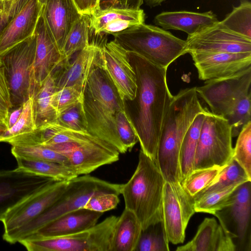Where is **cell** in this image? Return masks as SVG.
I'll return each instance as SVG.
<instances>
[{
  "mask_svg": "<svg viewBox=\"0 0 251 251\" xmlns=\"http://www.w3.org/2000/svg\"><path fill=\"white\" fill-rule=\"evenodd\" d=\"M135 74L137 91L125 110L137 135L141 150L155 163L163 122L173 98L168 86L167 69L126 50Z\"/></svg>",
  "mask_w": 251,
  "mask_h": 251,
  "instance_id": "1",
  "label": "cell"
},
{
  "mask_svg": "<svg viewBox=\"0 0 251 251\" xmlns=\"http://www.w3.org/2000/svg\"><path fill=\"white\" fill-rule=\"evenodd\" d=\"M196 87L181 90L173 96L162 127L156 162L165 181L180 183L179 151L182 142L197 115L205 112Z\"/></svg>",
  "mask_w": 251,
  "mask_h": 251,
  "instance_id": "2",
  "label": "cell"
},
{
  "mask_svg": "<svg viewBox=\"0 0 251 251\" xmlns=\"http://www.w3.org/2000/svg\"><path fill=\"white\" fill-rule=\"evenodd\" d=\"M87 131L105 142L120 153L127 150L119 138L116 117L125 109L124 102L103 66L91 71L83 93Z\"/></svg>",
  "mask_w": 251,
  "mask_h": 251,
  "instance_id": "3",
  "label": "cell"
},
{
  "mask_svg": "<svg viewBox=\"0 0 251 251\" xmlns=\"http://www.w3.org/2000/svg\"><path fill=\"white\" fill-rule=\"evenodd\" d=\"M165 182L156 163L140 150L136 170L129 180L122 184L121 194L125 208L136 215L142 230L163 221Z\"/></svg>",
  "mask_w": 251,
  "mask_h": 251,
  "instance_id": "4",
  "label": "cell"
},
{
  "mask_svg": "<svg viewBox=\"0 0 251 251\" xmlns=\"http://www.w3.org/2000/svg\"><path fill=\"white\" fill-rule=\"evenodd\" d=\"M122 184L111 183L88 175L68 181L66 189L56 201L41 215L23 226L3 236L6 242L14 244L27 238L41 227L58 217L84 208L93 195L103 193L121 194Z\"/></svg>",
  "mask_w": 251,
  "mask_h": 251,
  "instance_id": "5",
  "label": "cell"
},
{
  "mask_svg": "<svg viewBox=\"0 0 251 251\" xmlns=\"http://www.w3.org/2000/svg\"><path fill=\"white\" fill-rule=\"evenodd\" d=\"M112 35L126 50L136 52L167 69L177 58L187 53L186 40L164 29L144 23Z\"/></svg>",
  "mask_w": 251,
  "mask_h": 251,
  "instance_id": "6",
  "label": "cell"
},
{
  "mask_svg": "<svg viewBox=\"0 0 251 251\" xmlns=\"http://www.w3.org/2000/svg\"><path fill=\"white\" fill-rule=\"evenodd\" d=\"M118 218L111 215L90 228L73 234L26 238L19 243L29 251H111L112 233Z\"/></svg>",
  "mask_w": 251,
  "mask_h": 251,
  "instance_id": "7",
  "label": "cell"
},
{
  "mask_svg": "<svg viewBox=\"0 0 251 251\" xmlns=\"http://www.w3.org/2000/svg\"><path fill=\"white\" fill-rule=\"evenodd\" d=\"M232 138L227 120L208 111L201 129L193 170L226 165L232 158Z\"/></svg>",
  "mask_w": 251,
  "mask_h": 251,
  "instance_id": "8",
  "label": "cell"
},
{
  "mask_svg": "<svg viewBox=\"0 0 251 251\" xmlns=\"http://www.w3.org/2000/svg\"><path fill=\"white\" fill-rule=\"evenodd\" d=\"M36 47L34 32L33 35L0 53L12 107L23 105L32 97L31 74Z\"/></svg>",
  "mask_w": 251,
  "mask_h": 251,
  "instance_id": "9",
  "label": "cell"
},
{
  "mask_svg": "<svg viewBox=\"0 0 251 251\" xmlns=\"http://www.w3.org/2000/svg\"><path fill=\"white\" fill-rule=\"evenodd\" d=\"M251 181H248L238 186L230 203L214 214L231 239L235 251H251Z\"/></svg>",
  "mask_w": 251,
  "mask_h": 251,
  "instance_id": "10",
  "label": "cell"
},
{
  "mask_svg": "<svg viewBox=\"0 0 251 251\" xmlns=\"http://www.w3.org/2000/svg\"><path fill=\"white\" fill-rule=\"evenodd\" d=\"M251 66L232 75L206 80L196 91L212 114L225 118L236 101L251 91Z\"/></svg>",
  "mask_w": 251,
  "mask_h": 251,
  "instance_id": "11",
  "label": "cell"
},
{
  "mask_svg": "<svg viewBox=\"0 0 251 251\" xmlns=\"http://www.w3.org/2000/svg\"><path fill=\"white\" fill-rule=\"evenodd\" d=\"M194 201L180 183L165 181L163 197V222L169 242L182 243L185 230L191 217L195 213Z\"/></svg>",
  "mask_w": 251,
  "mask_h": 251,
  "instance_id": "12",
  "label": "cell"
},
{
  "mask_svg": "<svg viewBox=\"0 0 251 251\" xmlns=\"http://www.w3.org/2000/svg\"><path fill=\"white\" fill-rule=\"evenodd\" d=\"M105 43L91 41L85 48L56 67L50 74L55 89L76 86L84 90L91 71L96 67L103 66L102 47Z\"/></svg>",
  "mask_w": 251,
  "mask_h": 251,
  "instance_id": "13",
  "label": "cell"
},
{
  "mask_svg": "<svg viewBox=\"0 0 251 251\" xmlns=\"http://www.w3.org/2000/svg\"><path fill=\"white\" fill-rule=\"evenodd\" d=\"M69 181L54 180L9 210L1 220L3 236L37 218L62 195Z\"/></svg>",
  "mask_w": 251,
  "mask_h": 251,
  "instance_id": "14",
  "label": "cell"
},
{
  "mask_svg": "<svg viewBox=\"0 0 251 251\" xmlns=\"http://www.w3.org/2000/svg\"><path fill=\"white\" fill-rule=\"evenodd\" d=\"M55 180L17 167L0 171V221L22 201Z\"/></svg>",
  "mask_w": 251,
  "mask_h": 251,
  "instance_id": "15",
  "label": "cell"
},
{
  "mask_svg": "<svg viewBox=\"0 0 251 251\" xmlns=\"http://www.w3.org/2000/svg\"><path fill=\"white\" fill-rule=\"evenodd\" d=\"M187 53H251V39L234 33L220 21L197 34L188 36Z\"/></svg>",
  "mask_w": 251,
  "mask_h": 251,
  "instance_id": "16",
  "label": "cell"
},
{
  "mask_svg": "<svg viewBox=\"0 0 251 251\" xmlns=\"http://www.w3.org/2000/svg\"><path fill=\"white\" fill-rule=\"evenodd\" d=\"M103 68L123 101L131 100L136 96V78L126 50L114 40L102 47Z\"/></svg>",
  "mask_w": 251,
  "mask_h": 251,
  "instance_id": "17",
  "label": "cell"
},
{
  "mask_svg": "<svg viewBox=\"0 0 251 251\" xmlns=\"http://www.w3.org/2000/svg\"><path fill=\"white\" fill-rule=\"evenodd\" d=\"M73 145L67 158L69 167L78 176L88 175L99 167L112 164L119 159L120 152L99 138L75 142Z\"/></svg>",
  "mask_w": 251,
  "mask_h": 251,
  "instance_id": "18",
  "label": "cell"
},
{
  "mask_svg": "<svg viewBox=\"0 0 251 251\" xmlns=\"http://www.w3.org/2000/svg\"><path fill=\"white\" fill-rule=\"evenodd\" d=\"M43 6L38 0H18L12 17L0 34V53L34 34Z\"/></svg>",
  "mask_w": 251,
  "mask_h": 251,
  "instance_id": "19",
  "label": "cell"
},
{
  "mask_svg": "<svg viewBox=\"0 0 251 251\" xmlns=\"http://www.w3.org/2000/svg\"><path fill=\"white\" fill-rule=\"evenodd\" d=\"M199 79L208 80L232 75L251 67V53L190 54Z\"/></svg>",
  "mask_w": 251,
  "mask_h": 251,
  "instance_id": "20",
  "label": "cell"
},
{
  "mask_svg": "<svg viewBox=\"0 0 251 251\" xmlns=\"http://www.w3.org/2000/svg\"><path fill=\"white\" fill-rule=\"evenodd\" d=\"M35 34L36 47L31 74L32 96L55 68L66 59L48 32L42 14Z\"/></svg>",
  "mask_w": 251,
  "mask_h": 251,
  "instance_id": "21",
  "label": "cell"
},
{
  "mask_svg": "<svg viewBox=\"0 0 251 251\" xmlns=\"http://www.w3.org/2000/svg\"><path fill=\"white\" fill-rule=\"evenodd\" d=\"M80 15L73 0H47L43 5L42 16L45 25L61 51L70 29Z\"/></svg>",
  "mask_w": 251,
  "mask_h": 251,
  "instance_id": "22",
  "label": "cell"
},
{
  "mask_svg": "<svg viewBox=\"0 0 251 251\" xmlns=\"http://www.w3.org/2000/svg\"><path fill=\"white\" fill-rule=\"evenodd\" d=\"M102 214L84 208L70 211L46 224L25 239L62 236L80 232L95 226Z\"/></svg>",
  "mask_w": 251,
  "mask_h": 251,
  "instance_id": "23",
  "label": "cell"
},
{
  "mask_svg": "<svg viewBox=\"0 0 251 251\" xmlns=\"http://www.w3.org/2000/svg\"><path fill=\"white\" fill-rule=\"evenodd\" d=\"M143 10L111 8L90 15V29L95 35L114 34L144 23Z\"/></svg>",
  "mask_w": 251,
  "mask_h": 251,
  "instance_id": "24",
  "label": "cell"
},
{
  "mask_svg": "<svg viewBox=\"0 0 251 251\" xmlns=\"http://www.w3.org/2000/svg\"><path fill=\"white\" fill-rule=\"evenodd\" d=\"M154 22L164 29L180 30L192 36L212 27L219 21L212 11H179L162 12L155 16Z\"/></svg>",
  "mask_w": 251,
  "mask_h": 251,
  "instance_id": "25",
  "label": "cell"
},
{
  "mask_svg": "<svg viewBox=\"0 0 251 251\" xmlns=\"http://www.w3.org/2000/svg\"><path fill=\"white\" fill-rule=\"evenodd\" d=\"M176 251H235L230 237L214 218H205L194 237Z\"/></svg>",
  "mask_w": 251,
  "mask_h": 251,
  "instance_id": "26",
  "label": "cell"
},
{
  "mask_svg": "<svg viewBox=\"0 0 251 251\" xmlns=\"http://www.w3.org/2000/svg\"><path fill=\"white\" fill-rule=\"evenodd\" d=\"M142 231L136 215L125 208L114 226L111 251H135Z\"/></svg>",
  "mask_w": 251,
  "mask_h": 251,
  "instance_id": "27",
  "label": "cell"
},
{
  "mask_svg": "<svg viewBox=\"0 0 251 251\" xmlns=\"http://www.w3.org/2000/svg\"><path fill=\"white\" fill-rule=\"evenodd\" d=\"M207 111L197 115L182 142L179 157L181 184L193 170L201 129Z\"/></svg>",
  "mask_w": 251,
  "mask_h": 251,
  "instance_id": "28",
  "label": "cell"
},
{
  "mask_svg": "<svg viewBox=\"0 0 251 251\" xmlns=\"http://www.w3.org/2000/svg\"><path fill=\"white\" fill-rule=\"evenodd\" d=\"M55 88L54 79L50 75L32 96L36 128L56 121L58 114L51 102Z\"/></svg>",
  "mask_w": 251,
  "mask_h": 251,
  "instance_id": "29",
  "label": "cell"
},
{
  "mask_svg": "<svg viewBox=\"0 0 251 251\" xmlns=\"http://www.w3.org/2000/svg\"><path fill=\"white\" fill-rule=\"evenodd\" d=\"M18 167L57 181H69L78 176L70 167L49 161L15 157Z\"/></svg>",
  "mask_w": 251,
  "mask_h": 251,
  "instance_id": "30",
  "label": "cell"
},
{
  "mask_svg": "<svg viewBox=\"0 0 251 251\" xmlns=\"http://www.w3.org/2000/svg\"><path fill=\"white\" fill-rule=\"evenodd\" d=\"M90 16L80 14L70 29L61 52L66 59L87 47L91 42Z\"/></svg>",
  "mask_w": 251,
  "mask_h": 251,
  "instance_id": "31",
  "label": "cell"
},
{
  "mask_svg": "<svg viewBox=\"0 0 251 251\" xmlns=\"http://www.w3.org/2000/svg\"><path fill=\"white\" fill-rule=\"evenodd\" d=\"M251 178L244 169L233 158L221 170L214 181L198 194L194 201L209 193L219 191L235 184H241Z\"/></svg>",
  "mask_w": 251,
  "mask_h": 251,
  "instance_id": "32",
  "label": "cell"
},
{
  "mask_svg": "<svg viewBox=\"0 0 251 251\" xmlns=\"http://www.w3.org/2000/svg\"><path fill=\"white\" fill-rule=\"evenodd\" d=\"M220 24L226 29L244 37L251 39V3L242 0L234 7Z\"/></svg>",
  "mask_w": 251,
  "mask_h": 251,
  "instance_id": "33",
  "label": "cell"
},
{
  "mask_svg": "<svg viewBox=\"0 0 251 251\" xmlns=\"http://www.w3.org/2000/svg\"><path fill=\"white\" fill-rule=\"evenodd\" d=\"M169 243L161 221L142 230L135 251H168Z\"/></svg>",
  "mask_w": 251,
  "mask_h": 251,
  "instance_id": "34",
  "label": "cell"
},
{
  "mask_svg": "<svg viewBox=\"0 0 251 251\" xmlns=\"http://www.w3.org/2000/svg\"><path fill=\"white\" fill-rule=\"evenodd\" d=\"M240 184H235L219 191L212 192L194 200L195 212L213 214L228 205L234 189Z\"/></svg>",
  "mask_w": 251,
  "mask_h": 251,
  "instance_id": "35",
  "label": "cell"
},
{
  "mask_svg": "<svg viewBox=\"0 0 251 251\" xmlns=\"http://www.w3.org/2000/svg\"><path fill=\"white\" fill-rule=\"evenodd\" d=\"M224 167H214L193 170L181 185L193 199L214 181Z\"/></svg>",
  "mask_w": 251,
  "mask_h": 251,
  "instance_id": "36",
  "label": "cell"
},
{
  "mask_svg": "<svg viewBox=\"0 0 251 251\" xmlns=\"http://www.w3.org/2000/svg\"><path fill=\"white\" fill-rule=\"evenodd\" d=\"M251 92L240 97L225 118L231 126L232 137L237 136L243 126L251 121Z\"/></svg>",
  "mask_w": 251,
  "mask_h": 251,
  "instance_id": "37",
  "label": "cell"
},
{
  "mask_svg": "<svg viewBox=\"0 0 251 251\" xmlns=\"http://www.w3.org/2000/svg\"><path fill=\"white\" fill-rule=\"evenodd\" d=\"M11 153L16 157L54 162L68 166L64 156L42 145L12 146Z\"/></svg>",
  "mask_w": 251,
  "mask_h": 251,
  "instance_id": "38",
  "label": "cell"
},
{
  "mask_svg": "<svg viewBox=\"0 0 251 251\" xmlns=\"http://www.w3.org/2000/svg\"><path fill=\"white\" fill-rule=\"evenodd\" d=\"M237 136L232 158L251 178V121L243 126Z\"/></svg>",
  "mask_w": 251,
  "mask_h": 251,
  "instance_id": "39",
  "label": "cell"
},
{
  "mask_svg": "<svg viewBox=\"0 0 251 251\" xmlns=\"http://www.w3.org/2000/svg\"><path fill=\"white\" fill-rule=\"evenodd\" d=\"M35 129L33 98L31 97L23 104L22 114L16 123L3 133L0 142H7L14 137L31 132Z\"/></svg>",
  "mask_w": 251,
  "mask_h": 251,
  "instance_id": "40",
  "label": "cell"
},
{
  "mask_svg": "<svg viewBox=\"0 0 251 251\" xmlns=\"http://www.w3.org/2000/svg\"><path fill=\"white\" fill-rule=\"evenodd\" d=\"M56 122L67 128L77 131H87L83 101L77 102L59 113Z\"/></svg>",
  "mask_w": 251,
  "mask_h": 251,
  "instance_id": "41",
  "label": "cell"
},
{
  "mask_svg": "<svg viewBox=\"0 0 251 251\" xmlns=\"http://www.w3.org/2000/svg\"><path fill=\"white\" fill-rule=\"evenodd\" d=\"M83 90L76 86L55 89L51 97L52 105L59 113L79 101H83Z\"/></svg>",
  "mask_w": 251,
  "mask_h": 251,
  "instance_id": "42",
  "label": "cell"
},
{
  "mask_svg": "<svg viewBox=\"0 0 251 251\" xmlns=\"http://www.w3.org/2000/svg\"><path fill=\"white\" fill-rule=\"evenodd\" d=\"M116 126L121 142L127 151H130L138 139L125 109L117 114Z\"/></svg>",
  "mask_w": 251,
  "mask_h": 251,
  "instance_id": "43",
  "label": "cell"
},
{
  "mask_svg": "<svg viewBox=\"0 0 251 251\" xmlns=\"http://www.w3.org/2000/svg\"><path fill=\"white\" fill-rule=\"evenodd\" d=\"M120 202L119 195L114 193H99L92 196L84 208L99 212L115 208Z\"/></svg>",
  "mask_w": 251,
  "mask_h": 251,
  "instance_id": "44",
  "label": "cell"
},
{
  "mask_svg": "<svg viewBox=\"0 0 251 251\" xmlns=\"http://www.w3.org/2000/svg\"><path fill=\"white\" fill-rule=\"evenodd\" d=\"M12 108L8 81L2 66L0 67V115L7 120L9 111Z\"/></svg>",
  "mask_w": 251,
  "mask_h": 251,
  "instance_id": "45",
  "label": "cell"
},
{
  "mask_svg": "<svg viewBox=\"0 0 251 251\" xmlns=\"http://www.w3.org/2000/svg\"><path fill=\"white\" fill-rule=\"evenodd\" d=\"M143 3V0H99L96 11L111 8L139 9Z\"/></svg>",
  "mask_w": 251,
  "mask_h": 251,
  "instance_id": "46",
  "label": "cell"
},
{
  "mask_svg": "<svg viewBox=\"0 0 251 251\" xmlns=\"http://www.w3.org/2000/svg\"><path fill=\"white\" fill-rule=\"evenodd\" d=\"M18 0L7 1L0 0V34L12 17Z\"/></svg>",
  "mask_w": 251,
  "mask_h": 251,
  "instance_id": "47",
  "label": "cell"
},
{
  "mask_svg": "<svg viewBox=\"0 0 251 251\" xmlns=\"http://www.w3.org/2000/svg\"><path fill=\"white\" fill-rule=\"evenodd\" d=\"M80 14L89 16L96 10L99 0H73Z\"/></svg>",
  "mask_w": 251,
  "mask_h": 251,
  "instance_id": "48",
  "label": "cell"
},
{
  "mask_svg": "<svg viewBox=\"0 0 251 251\" xmlns=\"http://www.w3.org/2000/svg\"><path fill=\"white\" fill-rule=\"evenodd\" d=\"M23 109V105L12 107L9 111L7 118L8 129L12 127L19 119Z\"/></svg>",
  "mask_w": 251,
  "mask_h": 251,
  "instance_id": "49",
  "label": "cell"
},
{
  "mask_svg": "<svg viewBox=\"0 0 251 251\" xmlns=\"http://www.w3.org/2000/svg\"><path fill=\"white\" fill-rule=\"evenodd\" d=\"M8 128L7 119L0 115V129L6 131Z\"/></svg>",
  "mask_w": 251,
  "mask_h": 251,
  "instance_id": "50",
  "label": "cell"
},
{
  "mask_svg": "<svg viewBox=\"0 0 251 251\" xmlns=\"http://www.w3.org/2000/svg\"><path fill=\"white\" fill-rule=\"evenodd\" d=\"M164 0H146V2L151 6H155L160 4Z\"/></svg>",
  "mask_w": 251,
  "mask_h": 251,
  "instance_id": "51",
  "label": "cell"
},
{
  "mask_svg": "<svg viewBox=\"0 0 251 251\" xmlns=\"http://www.w3.org/2000/svg\"><path fill=\"white\" fill-rule=\"evenodd\" d=\"M39 2L42 5H43L47 1V0H38Z\"/></svg>",
  "mask_w": 251,
  "mask_h": 251,
  "instance_id": "52",
  "label": "cell"
},
{
  "mask_svg": "<svg viewBox=\"0 0 251 251\" xmlns=\"http://www.w3.org/2000/svg\"><path fill=\"white\" fill-rule=\"evenodd\" d=\"M5 131L3 130H1V129H0V140L1 139V136L2 135V134H3V133L5 132Z\"/></svg>",
  "mask_w": 251,
  "mask_h": 251,
  "instance_id": "53",
  "label": "cell"
},
{
  "mask_svg": "<svg viewBox=\"0 0 251 251\" xmlns=\"http://www.w3.org/2000/svg\"><path fill=\"white\" fill-rule=\"evenodd\" d=\"M5 0V1H14V0Z\"/></svg>",
  "mask_w": 251,
  "mask_h": 251,
  "instance_id": "54",
  "label": "cell"
},
{
  "mask_svg": "<svg viewBox=\"0 0 251 251\" xmlns=\"http://www.w3.org/2000/svg\"><path fill=\"white\" fill-rule=\"evenodd\" d=\"M1 66H2V63H1V59H0V67Z\"/></svg>",
  "mask_w": 251,
  "mask_h": 251,
  "instance_id": "55",
  "label": "cell"
}]
</instances>
